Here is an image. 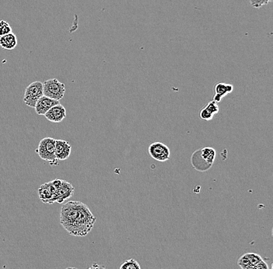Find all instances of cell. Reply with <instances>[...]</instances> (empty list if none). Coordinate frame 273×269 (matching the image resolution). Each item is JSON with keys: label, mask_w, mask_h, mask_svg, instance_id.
Instances as JSON below:
<instances>
[{"label": "cell", "mask_w": 273, "mask_h": 269, "mask_svg": "<svg viewBox=\"0 0 273 269\" xmlns=\"http://www.w3.org/2000/svg\"><path fill=\"white\" fill-rule=\"evenodd\" d=\"M215 96L214 97V101L217 103H220L222 99L227 94L233 92V85L227 84V83H218L215 86Z\"/></svg>", "instance_id": "cell-12"}, {"label": "cell", "mask_w": 273, "mask_h": 269, "mask_svg": "<svg viewBox=\"0 0 273 269\" xmlns=\"http://www.w3.org/2000/svg\"><path fill=\"white\" fill-rule=\"evenodd\" d=\"M139 263L134 259L127 260L121 265V269H140Z\"/></svg>", "instance_id": "cell-17"}, {"label": "cell", "mask_w": 273, "mask_h": 269, "mask_svg": "<svg viewBox=\"0 0 273 269\" xmlns=\"http://www.w3.org/2000/svg\"><path fill=\"white\" fill-rule=\"evenodd\" d=\"M48 121L52 123H60L63 121L66 117V109L60 103L52 107L49 110L44 114Z\"/></svg>", "instance_id": "cell-9"}, {"label": "cell", "mask_w": 273, "mask_h": 269, "mask_svg": "<svg viewBox=\"0 0 273 269\" xmlns=\"http://www.w3.org/2000/svg\"><path fill=\"white\" fill-rule=\"evenodd\" d=\"M74 188L69 181L61 180V184L57 188V203H62L68 200L74 195Z\"/></svg>", "instance_id": "cell-8"}, {"label": "cell", "mask_w": 273, "mask_h": 269, "mask_svg": "<svg viewBox=\"0 0 273 269\" xmlns=\"http://www.w3.org/2000/svg\"><path fill=\"white\" fill-rule=\"evenodd\" d=\"M36 154L40 159L49 163L51 165H57L58 160L55 155V139L45 138L40 141Z\"/></svg>", "instance_id": "cell-3"}, {"label": "cell", "mask_w": 273, "mask_h": 269, "mask_svg": "<svg viewBox=\"0 0 273 269\" xmlns=\"http://www.w3.org/2000/svg\"><path fill=\"white\" fill-rule=\"evenodd\" d=\"M96 220L88 206L79 202L78 216L70 234L75 237H85L92 231Z\"/></svg>", "instance_id": "cell-1"}, {"label": "cell", "mask_w": 273, "mask_h": 269, "mask_svg": "<svg viewBox=\"0 0 273 269\" xmlns=\"http://www.w3.org/2000/svg\"><path fill=\"white\" fill-rule=\"evenodd\" d=\"M79 201H70L66 202L61 207L60 214V223L64 229L70 234L74 227L78 214Z\"/></svg>", "instance_id": "cell-2"}, {"label": "cell", "mask_w": 273, "mask_h": 269, "mask_svg": "<svg viewBox=\"0 0 273 269\" xmlns=\"http://www.w3.org/2000/svg\"><path fill=\"white\" fill-rule=\"evenodd\" d=\"M65 86L56 78H52L43 82L44 96L60 101L64 97Z\"/></svg>", "instance_id": "cell-5"}, {"label": "cell", "mask_w": 273, "mask_h": 269, "mask_svg": "<svg viewBox=\"0 0 273 269\" xmlns=\"http://www.w3.org/2000/svg\"><path fill=\"white\" fill-rule=\"evenodd\" d=\"M61 179L46 182L40 185L38 189L39 198L44 203L52 204L57 200V188L61 184Z\"/></svg>", "instance_id": "cell-4"}, {"label": "cell", "mask_w": 273, "mask_h": 269, "mask_svg": "<svg viewBox=\"0 0 273 269\" xmlns=\"http://www.w3.org/2000/svg\"><path fill=\"white\" fill-rule=\"evenodd\" d=\"M254 269H269V266L263 260H261L258 264L255 266Z\"/></svg>", "instance_id": "cell-22"}, {"label": "cell", "mask_w": 273, "mask_h": 269, "mask_svg": "<svg viewBox=\"0 0 273 269\" xmlns=\"http://www.w3.org/2000/svg\"><path fill=\"white\" fill-rule=\"evenodd\" d=\"M18 45V38L14 33H9L7 35L0 36V47L2 49H14Z\"/></svg>", "instance_id": "cell-14"}, {"label": "cell", "mask_w": 273, "mask_h": 269, "mask_svg": "<svg viewBox=\"0 0 273 269\" xmlns=\"http://www.w3.org/2000/svg\"><path fill=\"white\" fill-rule=\"evenodd\" d=\"M42 96H44L43 83L36 81L27 86L25 91L23 102L29 107L35 108L36 102L38 101V99Z\"/></svg>", "instance_id": "cell-6"}, {"label": "cell", "mask_w": 273, "mask_h": 269, "mask_svg": "<svg viewBox=\"0 0 273 269\" xmlns=\"http://www.w3.org/2000/svg\"><path fill=\"white\" fill-rule=\"evenodd\" d=\"M206 109L210 111V113L213 115L217 114L219 112V107H218V103L216 102L212 101L209 102L208 104L206 106Z\"/></svg>", "instance_id": "cell-21"}, {"label": "cell", "mask_w": 273, "mask_h": 269, "mask_svg": "<svg viewBox=\"0 0 273 269\" xmlns=\"http://www.w3.org/2000/svg\"><path fill=\"white\" fill-rule=\"evenodd\" d=\"M201 157L209 165L212 166L216 158V151L213 147H205L200 149Z\"/></svg>", "instance_id": "cell-15"}, {"label": "cell", "mask_w": 273, "mask_h": 269, "mask_svg": "<svg viewBox=\"0 0 273 269\" xmlns=\"http://www.w3.org/2000/svg\"><path fill=\"white\" fill-rule=\"evenodd\" d=\"M191 161L193 168H195L196 170L200 171V172H205V171L208 170L209 168L212 167L209 165L202 159L200 155V149L193 153V155H192Z\"/></svg>", "instance_id": "cell-13"}, {"label": "cell", "mask_w": 273, "mask_h": 269, "mask_svg": "<svg viewBox=\"0 0 273 269\" xmlns=\"http://www.w3.org/2000/svg\"><path fill=\"white\" fill-rule=\"evenodd\" d=\"M72 146L64 140H55V155L58 161H65L71 155Z\"/></svg>", "instance_id": "cell-11"}, {"label": "cell", "mask_w": 273, "mask_h": 269, "mask_svg": "<svg viewBox=\"0 0 273 269\" xmlns=\"http://www.w3.org/2000/svg\"><path fill=\"white\" fill-rule=\"evenodd\" d=\"M12 32V28L10 25L7 22L4 20H0V36L7 35Z\"/></svg>", "instance_id": "cell-18"}, {"label": "cell", "mask_w": 273, "mask_h": 269, "mask_svg": "<svg viewBox=\"0 0 273 269\" xmlns=\"http://www.w3.org/2000/svg\"><path fill=\"white\" fill-rule=\"evenodd\" d=\"M214 115L210 113V111L206 109V107L202 108L200 112V118L203 120V121H211V120L214 118Z\"/></svg>", "instance_id": "cell-20"}, {"label": "cell", "mask_w": 273, "mask_h": 269, "mask_svg": "<svg viewBox=\"0 0 273 269\" xmlns=\"http://www.w3.org/2000/svg\"><path fill=\"white\" fill-rule=\"evenodd\" d=\"M148 153L154 160L164 162L170 159V149L162 142H155L148 147Z\"/></svg>", "instance_id": "cell-7"}, {"label": "cell", "mask_w": 273, "mask_h": 269, "mask_svg": "<svg viewBox=\"0 0 273 269\" xmlns=\"http://www.w3.org/2000/svg\"><path fill=\"white\" fill-rule=\"evenodd\" d=\"M58 103H60L58 100L51 99L48 96H42L38 99V101L36 102V105L35 107V112H36V114L40 115V116H44V114L52 107L57 105Z\"/></svg>", "instance_id": "cell-10"}, {"label": "cell", "mask_w": 273, "mask_h": 269, "mask_svg": "<svg viewBox=\"0 0 273 269\" xmlns=\"http://www.w3.org/2000/svg\"><path fill=\"white\" fill-rule=\"evenodd\" d=\"M243 256L249 261L251 265H252V269H254L256 264H258L261 260H262V257L259 254H255V253H246V254H243Z\"/></svg>", "instance_id": "cell-16"}, {"label": "cell", "mask_w": 273, "mask_h": 269, "mask_svg": "<svg viewBox=\"0 0 273 269\" xmlns=\"http://www.w3.org/2000/svg\"><path fill=\"white\" fill-rule=\"evenodd\" d=\"M273 0H250V3L252 7L255 9H259L262 6L268 5Z\"/></svg>", "instance_id": "cell-19"}]
</instances>
